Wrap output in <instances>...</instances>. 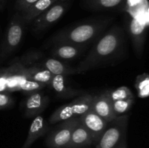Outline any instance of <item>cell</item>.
<instances>
[{
  "label": "cell",
  "instance_id": "6da1fadb",
  "mask_svg": "<svg viewBox=\"0 0 149 148\" xmlns=\"http://www.w3.org/2000/svg\"><path fill=\"white\" fill-rule=\"evenodd\" d=\"M125 47V33L119 26L112 27L98 39L77 69L81 74L99 66L116 60Z\"/></svg>",
  "mask_w": 149,
  "mask_h": 148
},
{
  "label": "cell",
  "instance_id": "7a4b0ae2",
  "mask_svg": "<svg viewBox=\"0 0 149 148\" xmlns=\"http://www.w3.org/2000/svg\"><path fill=\"white\" fill-rule=\"evenodd\" d=\"M110 23L111 19L109 18L85 21L74 27L60 30L52 36L50 41L52 44H69L86 46L94 41Z\"/></svg>",
  "mask_w": 149,
  "mask_h": 148
},
{
  "label": "cell",
  "instance_id": "3957f363",
  "mask_svg": "<svg viewBox=\"0 0 149 148\" xmlns=\"http://www.w3.org/2000/svg\"><path fill=\"white\" fill-rule=\"evenodd\" d=\"M129 115L117 116L107 123L106 129L95 146L97 148H119L125 142Z\"/></svg>",
  "mask_w": 149,
  "mask_h": 148
},
{
  "label": "cell",
  "instance_id": "277c9868",
  "mask_svg": "<svg viewBox=\"0 0 149 148\" xmlns=\"http://www.w3.org/2000/svg\"><path fill=\"white\" fill-rule=\"evenodd\" d=\"M26 23L21 14L16 12L12 17L0 47V63L17 49L23 39Z\"/></svg>",
  "mask_w": 149,
  "mask_h": 148
},
{
  "label": "cell",
  "instance_id": "5b68a950",
  "mask_svg": "<svg viewBox=\"0 0 149 148\" xmlns=\"http://www.w3.org/2000/svg\"><path fill=\"white\" fill-rule=\"evenodd\" d=\"M93 96L89 94L81 95L71 102L61 106L51 115L49 118V122L51 124H55L68 119L79 118L91 110Z\"/></svg>",
  "mask_w": 149,
  "mask_h": 148
},
{
  "label": "cell",
  "instance_id": "8992f818",
  "mask_svg": "<svg viewBox=\"0 0 149 148\" xmlns=\"http://www.w3.org/2000/svg\"><path fill=\"white\" fill-rule=\"evenodd\" d=\"M79 122V118H74L60 122L47 137L46 144L48 147L65 148L69 142L74 129Z\"/></svg>",
  "mask_w": 149,
  "mask_h": 148
},
{
  "label": "cell",
  "instance_id": "52a82bcc",
  "mask_svg": "<svg viewBox=\"0 0 149 148\" xmlns=\"http://www.w3.org/2000/svg\"><path fill=\"white\" fill-rule=\"evenodd\" d=\"M69 6L68 0H58L47 10L33 19L31 23L33 30L41 31L47 28L51 25L56 23L66 11Z\"/></svg>",
  "mask_w": 149,
  "mask_h": 148
},
{
  "label": "cell",
  "instance_id": "ba28073f",
  "mask_svg": "<svg viewBox=\"0 0 149 148\" xmlns=\"http://www.w3.org/2000/svg\"><path fill=\"white\" fill-rule=\"evenodd\" d=\"M48 86L52 89L57 97L61 99H71L87 94L84 90L74 87L64 75H53Z\"/></svg>",
  "mask_w": 149,
  "mask_h": 148
},
{
  "label": "cell",
  "instance_id": "9c48e42d",
  "mask_svg": "<svg viewBox=\"0 0 149 148\" xmlns=\"http://www.w3.org/2000/svg\"><path fill=\"white\" fill-rule=\"evenodd\" d=\"M49 98L42 91L28 94L23 102V114L27 118L36 117L46 109Z\"/></svg>",
  "mask_w": 149,
  "mask_h": 148
},
{
  "label": "cell",
  "instance_id": "30bf717a",
  "mask_svg": "<svg viewBox=\"0 0 149 148\" xmlns=\"http://www.w3.org/2000/svg\"><path fill=\"white\" fill-rule=\"evenodd\" d=\"M79 118L91 135L93 144H95L103 134L108 123L92 110L86 112Z\"/></svg>",
  "mask_w": 149,
  "mask_h": 148
},
{
  "label": "cell",
  "instance_id": "8fae6325",
  "mask_svg": "<svg viewBox=\"0 0 149 148\" xmlns=\"http://www.w3.org/2000/svg\"><path fill=\"white\" fill-rule=\"evenodd\" d=\"M148 22H142L138 17H132L129 23V33L132 39L135 54L138 57L143 55L145 45Z\"/></svg>",
  "mask_w": 149,
  "mask_h": 148
},
{
  "label": "cell",
  "instance_id": "7c38bea8",
  "mask_svg": "<svg viewBox=\"0 0 149 148\" xmlns=\"http://www.w3.org/2000/svg\"><path fill=\"white\" fill-rule=\"evenodd\" d=\"M8 78H7V92L18 91V86L22 80L26 76L25 66L19 57L14 58L9 63Z\"/></svg>",
  "mask_w": 149,
  "mask_h": 148
},
{
  "label": "cell",
  "instance_id": "4fadbf2b",
  "mask_svg": "<svg viewBox=\"0 0 149 148\" xmlns=\"http://www.w3.org/2000/svg\"><path fill=\"white\" fill-rule=\"evenodd\" d=\"M36 65L48 71L52 75H61L68 77V75L79 74L77 68H73L68 64L53 57L45 58L44 56Z\"/></svg>",
  "mask_w": 149,
  "mask_h": 148
},
{
  "label": "cell",
  "instance_id": "5bb4252c",
  "mask_svg": "<svg viewBox=\"0 0 149 148\" xmlns=\"http://www.w3.org/2000/svg\"><path fill=\"white\" fill-rule=\"evenodd\" d=\"M91 110L104 119L107 123L116 118L112 110L111 101L106 94V91L93 96Z\"/></svg>",
  "mask_w": 149,
  "mask_h": 148
},
{
  "label": "cell",
  "instance_id": "9a60e30c",
  "mask_svg": "<svg viewBox=\"0 0 149 148\" xmlns=\"http://www.w3.org/2000/svg\"><path fill=\"white\" fill-rule=\"evenodd\" d=\"M85 48L86 46H76L69 44H52L50 54L55 59L70 60L77 58Z\"/></svg>",
  "mask_w": 149,
  "mask_h": 148
},
{
  "label": "cell",
  "instance_id": "2e32d148",
  "mask_svg": "<svg viewBox=\"0 0 149 148\" xmlns=\"http://www.w3.org/2000/svg\"><path fill=\"white\" fill-rule=\"evenodd\" d=\"M49 131V126L42 115L36 116L31 124L29 133L22 148H30L33 142Z\"/></svg>",
  "mask_w": 149,
  "mask_h": 148
},
{
  "label": "cell",
  "instance_id": "e0dca14e",
  "mask_svg": "<svg viewBox=\"0 0 149 148\" xmlns=\"http://www.w3.org/2000/svg\"><path fill=\"white\" fill-rule=\"evenodd\" d=\"M92 144L93 141L91 135L79 120L74 129L69 142L65 148H81Z\"/></svg>",
  "mask_w": 149,
  "mask_h": 148
},
{
  "label": "cell",
  "instance_id": "ac0fdd59",
  "mask_svg": "<svg viewBox=\"0 0 149 148\" xmlns=\"http://www.w3.org/2000/svg\"><path fill=\"white\" fill-rule=\"evenodd\" d=\"M57 1L58 0H38L36 2L33 3L26 11L20 13L22 18L26 25L30 23L33 19L38 17L45 10H47Z\"/></svg>",
  "mask_w": 149,
  "mask_h": 148
},
{
  "label": "cell",
  "instance_id": "d6986e66",
  "mask_svg": "<svg viewBox=\"0 0 149 148\" xmlns=\"http://www.w3.org/2000/svg\"><path fill=\"white\" fill-rule=\"evenodd\" d=\"M25 71L28 78L45 86L49 85L53 76L51 73L37 65L25 66Z\"/></svg>",
  "mask_w": 149,
  "mask_h": 148
},
{
  "label": "cell",
  "instance_id": "ffe728a7",
  "mask_svg": "<svg viewBox=\"0 0 149 148\" xmlns=\"http://www.w3.org/2000/svg\"><path fill=\"white\" fill-rule=\"evenodd\" d=\"M125 0H84L86 6L94 10H109L120 7Z\"/></svg>",
  "mask_w": 149,
  "mask_h": 148
},
{
  "label": "cell",
  "instance_id": "44dd1931",
  "mask_svg": "<svg viewBox=\"0 0 149 148\" xmlns=\"http://www.w3.org/2000/svg\"><path fill=\"white\" fill-rule=\"evenodd\" d=\"M135 87L138 93V97L146 99L149 94V76L147 73H143L135 78Z\"/></svg>",
  "mask_w": 149,
  "mask_h": 148
},
{
  "label": "cell",
  "instance_id": "7402d4cb",
  "mask_svg": "<svg viewBox=\"0 0 149 148\" xmlns=\"http://www.w3.org/2000/svg\"><path fill=\"white\" fill-rule=\"evenodd\" d=\"M106 94L111 101H116V100H127V99H135L133 93L128 87L120 86L116 89H111L106 91Z\"/></svg>",
  "mask_w": 149,
  "mask_h": 148
},
{
  "label": "cell",
  "instance_id": "603a6c76",
  "mask_svg": "<svg viewBox=\"0 0 149 148\" xmlns=\"http://www.w3.org/2000/svg\"><path fill=\"white\" fill-rule=\"evenodd\" d=\"M135 102V99L116 100L111 102L112 110L116 117L126 114L132 107Z\"/></svg>",
  "mask_w": 149,
  "mask_h": 148
},
{
  "label": "cell",
  "instance_id": "cb8c5ba5",
  "mask_svg": "<svg viewBox=\"0 0 149 148\" xmlns=\"http://www.w3.org/2000/svg\"><path fill=\"white\" fill-rule=\"evenodd\" d=\"M46 86L41 83L36 82V81L31 80L26 77L23 78L20 83L18 86V91H22L25 94H29L31 93L35 92L37 91H41Z\"/></svg>",
  "mask_w": 149,
  "mask_h": 148
},
{
  "label": "cell",
  "instance_id": "d4e9b609",
  "mask_svg": "<svg viewBox=\"0 0 149 148\" xmlns=\"http://www.w3.org/2000/svg\"><path fill=\"white\" fill-rule=\"evenodd\" d=\"M14 99L7 92H0V110L10 108L14 105Z\"/></svg>",
  "mask_w": 149,
  "mask_h": 148
},
{
  "label": "cell",
  "instance_id": "484cf974",
  "mask_svg": "<svg viewBox=\"0 0 149 148\" xmlns=\"http://www.w3.org/2000/svg\"><path fill=\"white\" fill-rule=\"evenodd\" d=\"M8 68H0V92H7Z\"/></svg>",
  "mask_w": 149,
  "mask_h": 148
},
{
  "label": "cell",
  "instance_id": "4316f807",
  "mask_svg": "<svg viewBox=\"0 0 149 148\" xmlns=\"http://www.w3.org/2000/svg\"><path fill=\"white\" fill-rule=\"evenodd\" d=\"M38 0H15V7L17 10V12L22 13L26 11L31 5Z\"/></svg>",
  "mask_w": 149,
  "mask_h": 148
},
{
  "label": "cell",
  "instance_id": "83f0119b",
  "mask_svg": "<svg viewBox=\"0 0 149 148\" xmlns=\"http://www.w3.org/2000/svg\"><path fill=\"white\" fill-rule=\"evenodd\" d=\"M6 3H7L6 0H0V10H3L5 7Z\"/></svg>",
  "mask_w": 149,
  "mask_h": 148
}]
</instances>
